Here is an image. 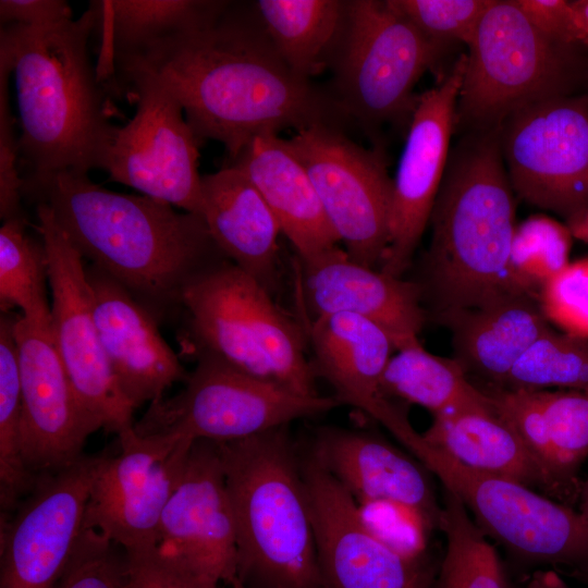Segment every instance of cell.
I'll return each instance as SVG.
<instances>
[{"instance_id":"cell-1","label":"cell","mask_w":588,"mask_h":588,"mask_svg":"<svg viewBox=\"0 0 588 588\" xmlns=\"http://www.w3.org/2000/svg\"><path fill=\"white\" fill-rule=\"evenodd\" d=\"M117 94L148 78L182 107L199 143H221L231 160L257 135L348 120L332 94L296 75L252 12L229 1L209 21L112 61Z\"/></svg>"},{"instance_id":"cell-2","label":"cell","mask_w":588,"mask_h":588,"mask_svg":"<svg viewBox=\"0 0 588 588\" xmlns=\"http://www.w3.org/2000/svg\"><path fill=\"white\" fill-rule=\"evenodd\" d=\"M22 196L47 206L83 258L158 321L179 316L188 284L226 259L205 220L145 195L115 193L71 170L23 173Z\"/></svg>"},{"instance_id":"cell-3","label":"cell","mask_w":588,"mask_h":588,"mask_svg":"<svg viewBox=\"0 0 588 588\" xmlns=\"http://www.w3.org/2000/svg\"><path fill=\"white\" fill-rule=\"evenodd\" d=\"M93 1L76 20L1 25L0 63L14 78L23 173L106 170L118 126L110 95L89 57Z\"/></svg>"},{"instance_id":"cell-4","label":"cell","mask_w":588,"mask_h":588,"mask_svg":"<svg viewBox=\"0 0 588 588\" xmlns=\"http://www.w3.org/2000/svg\"><path fill=\"white\" fill-rule=\"evenodd\" d=\"M514 194L501 128L468 133L450 154L429 221L424 279L416 281L436 318L525 292L511 271Z\"/></svg>"},{"instance_id":"cell-5","label":"cell","mask_w":588,"mask_h":588,"mask_svg":"<svg viewBox=\"0 0 588 588\" xmlns=\"http://www.w3.org/2000/svg\"><path fill=\"white\" fill-rule=\"evenodd\" d=\"M217 443L235 519L241 588H324L289 426Z\"/></svg>"},{"instance_id":"cell-6","label":"cell","mask_w":588,"mask_h":588,"mask_svg":"<svg viewBox=\"0 0 588 588\" xmlns=\"http://www.w3.org/2000/svg\"><path fill=\"white\" fill-rule=\"evenodd\" d=\"M182 347L305 396L319 395L299 319L284 311L258 281L229 259L185 289Z\"/></svg>"},{"instance_id":"cell-7","label":"cell","mask_w":588,"mask_h":588,"mask_svg":"<svg viewBox=\"0 0 588 588\" xmlns=\"http://www.w3.org/2000/svg\"><path fill=\"white\" fill-rule=\"evenodd\" d=\"M466 54L455 128L482 133L502 127L526 106L571 96L584 74L576 47L539 30L515 0H491Z\"/></svg>"},{"instance_id":"cell-8","label":"cell","mask_w":588,"mask_h":588,"mask_svg":"<svg viewBox=\"0 0 588 588\" xmlns=\"http://www.w3.org/2000/svg\"><path fill=\"white\" fill-rule=\"evenodd\" d=\"M444 47L428 39L388 1H346L331 64L341 110L368 132L411 121L414 88L434 68Z\"/></svg>"},{"instance_id":"cell-9","label":"cell","mask_w":588,"mask_h":588,"mask_svg":"<svg viewBox=\"0 0 588 588\" xmlns=\"http://www.w3.org/2000/svg\"><path fill=\"white\" fill-rule=\"evenodd\" d=\"M409 452L471 512L485 535L522 560L588 579V516L580 511L515 480L469 468L422 434Z\"/></svg>"},{"instance_id":"cell-10","label":"cell","mask_w":588,"mask_h":588,"mask_svg":"<svg viewBox=\"0 0 588 588\" xmlns=\"http://www.w3.org/2000/svg\"><path fill=\"white\" fill-rule=\"evenodd\" d=\"M196 363L177 394L149 404L134 422L138 434L173 433L193 441H235L340 406L333 396L299 395L212 359L200 358Z\"/></svg>"},{"instance_id":"cell-11","label":"cell","mask_w":588,"mask_h":588,"mask_svg":"<svg viewBox=\"0 0 588 588\" xmlns=\"http://www.w3.org/2000/svg\"><path fill=\"white\" fill-rule=\"evenodd\" d=\"M51 291L52 338L86 412L115 434L134 426L135 407L121 390L105 355L94 316L86 266L45 205H34Z\"/></svg>"},{"instance_id":"cell-12","label":"cell","mask_w":588,"mask_h":588,"mask_svg":"<svg viewBox=\"0 0 588 588\" xmlns=\"http://www.w3.org/2000/svg\"><path fill=\"white\" fill-rule=\"evenodd\" d=\"M286 140L305 167L345 253L379 269L388 244L393 188L380 149L365 148L341 127L328 124L297 131Z\"/></svg>"},{"instance_id":"cell-13","label":"cell","mask_w":588,"mask_h":588,"mask_svg":"<svg viewBox=\"0 0 588 588\" xmlns=\"http://www.w3.org/2000/svg\"><path fill=\"white\" fill-rule=\"evenodd\" d=\"M501 150L514 193L567 220L588 209V99L558 97L511 114Z\"/></svg>"},{"instance_id":"cell-14","label":"cell","mask_w":588,"mask_h":588,"mask_svg":"<svg viewBox=\"0 0 588 588\" xmlns=\"http://www.w3.org/2000/svg\"><path fill=\"white\" fill-rule=\"evenodd\" d=\"M118 440V454L101 455L96 469L84 529L97 530L125 552L151 549L194 441L173 433L142 436L134 426Z\"/></svg>"},{"instance_id":"cell-15","label":"cell","mask_w":588,"mask_h":588,"mask_svg":"<svg viewBox=\"0 0 588 588\" xmlns=\"http://www.w3.org/2000/svg\"><path fill=\"white\" fill-rule=\"evenodd\" d=\"M137 103L136 113L118 127L106 172L111 181L203 217L198 144L180 103L144 77L121 84Z\"/></svg>"},{"instance_id":"cell-16","label":"cell","mask_w":588,"mask_h":588,"mask_svg":"<svg viewBox=\"0 0 588 588\" xmlns=\"http://www.w3.org/2000/svg\"><path fill=\"white\" fill-rule=\"evenodd\" d=\"M101 455L39 477L1 523L0 588H56L84 530L90 486Z\"/></svg>"},{"instance_id":"cell-17","label":"cell","mask_w":588,"mask_h":588,"mask_svg":"<svg viewBox=\"0 0 588 588\" xmlns=\"http://www.w3.org/2000/svg\"><path fill=\"white\" fill-rule=\"evenodd\" d=\"M324 588H433L431 566L378 539L351 494L309 452L299 457Z\"/></svg>"},{"instance_id":"cell-18","label":"cell","mask_w":588,"mask_h":588,"mask_svg":"<svg viewBox=\"0 0 588 588\" xmlns=\"http://www.w3.org/2000/svg\"><path fill=\"white\" fill-rule=\"evenodd\" d=\"M466 68L462 54L440 82L417 97L391 196L389 235L380 270L406 272L430 221L450 157L455 110Z\"/></svg>"},{"instance_id":"cell-19","label":"cell","mask_w":588,"mask_h":588,"mask_svg":"<svg viewBox=\"0 0 588 588\" xmlns=\"http://www.w3.org/2000/svg\"><path fill=\"white\" fill-rule=\"evenodd\" d=\"M22 394V454L39 478L84 456L100 427L82 405L57 351L50 326L17 315L14 324Z\"/></svg>"},{"instance_id":"cell-20","label":"cell","mask_w":588,"mask_h":588,"mask_svg":"<svg viewBox=\"0 0 588 588\" xmlns=\"http://www.w3.org/2000/svg\"><path fill=\"white\" fill-rule=\"evenodd\" d=\"M158 547L198 575L241 588L235 519L217 442L194 441L163 510Z\"/></svg>"},{"instance_id":"cell-21","label":"cell","mask_w":588,"mask_h":588,"mask_svg":"<svg viewBox=\"0 0 588 588\" xmlns=\"http://www.w3.org/2000/svg\"><path fill=\"white\" fill-rule=\"evenodd\" d=\"M299 320L330 314L363 317L388 333L395 351L420 342L428 318L421 289L377 268L364 266L338 246L297 262Z\"/></svg>"},{"instance_id":"cell-22","label":"cell","mask_w":588,"mask_h":588,"mask_svg":"<svg viewBox=\"0 0 588 588\" xmlns=\"http://www.w3.org/2000/svg\"><path fill=\"white\" fill-rule=\"evenodd\" d=\"M311 351L316 377L333 389L340 405L355 407L389 430L404 446L418 433L407 415L382 391L395 346L385 331L352 314L299 320Z\"/></svg>"},{"instance_id":"cell-23","label":"cell","mask_w":588,"mask_h":588,"mask_svg":"<svg viewBox=\"0 0 588 588\" xmlns=\"http://www.w3.org/2000/svg\"><path fill=\"white\" fill-rule=\"evenodd\" d=\"M86 275L99 339L121 390L135 409L158 402L188 373L158 321L122 284L91 264Z\"/></svg>"},{"instance_id":"cell-24","label":"cell","mask_w":588,"mask_h":588,"mask_svg":"<svg viewBox=\"0 0 588 588\" xmlns=\"http://www.w3.org/2000/svg\"><path fill=\"white\" fill-rule=\"evenodd\" d=\"M310 453L356 503L390 501L439 526L441 509L427 468L372 433L341 427L318 430ZM429 471V470H428Z\"/></svg>"},{"instance_id":"cell-25","label":"cell","mask_w":588,"mask_h":588,"mask_svg":"<svg viewBox=\"0 0 588 588\" xmlns=\"http://www.w3.org/2000/svg\"><path fill=\"white\" fill-rule=\"evenodd\" d=\"M203 218L226 259L271 295L279 285V236L271 208L238 169L228 166L201 176Z\"/></svg>"},{"instance_id":"cell-26","label":"cell","mask_w":588,"mask_h":588,"mask_svg":"<svg viewBox=\"0 0 588 588\" xmlns=\"http://www.w3.org/2000/svg\"><path fill=\"white\" fill-rule=\"evenodd\" d=\"M231 161L260 192L298 259L307 260L338 246L340 240L315 186L286 139L277 133L257 135Z\"/></svg>"},{"instance_id":"cell-27","label":"cell","mask_w":588,"mask_h":588,"mask_svg":"<svg viewBox=\"0 0 588 588\" xmlns=\"http://www.w3.org/2000/svg\"><path fill=\"white\" fill-rule=\"evenodd\" d=\"M452 331L455 358L466 371L502 383L519 358L550 329L538 296L517 292L437 318Z\"/></svg>"},{"instance_id":"cell-28","label":"cell","mask_w":588,"mask_h":588,"mask_svg":"<svg viewBox=\"0 0 588 588\" xmlns=\"http://www.w3.org/2000/svg\"><path fill=\"white\" fill-rule=\"evenodd\" d=\"M421 434L427 443L469 468L540 488L561 499L552 478L494 405L434 415Z\"/></svg>"},{"instance_id":"cell-29","label":"cell","mask_w":588,"mask_h":588,"mask_svg":"<svg viewBox=\"0 0 588 588\" xmlns=\"http://www.w3.org/2000/svg\"><path fill=\"white\" fill-rule=\"evenodd\" d=\"M229 1L106 0L93 1L100 30V79H114L115 57L137 51L157 40L194 28L219 14Z\"/></svg>"},{"instance_id":"cell-30","label":"cell","mask_w":588,"mask_h":588,"mask_svg":"<svg viewBox=\"0 0 588 588\" xmlns=\"http://www.w3.org/2000/svg\"><path fill=\"white\" fill-rule=\"evenodd\" d=\"M253 8L275 50L296 75L310 81L331 64L346 1L259 0Z\"/></svg>"},{"instance_id":"cell-31","label":"cell","mask_w":588,"mask_h":588,"mask_svg":"<svg viewBox=\"0 0 588 588\" xmlns=\"http://www.w3.org/2000/svg\"><path fill=\"white\" fill-rule=\"evenodd\" d=\"M384 395L428 409L433 416L493 407L488 393L473 385L454 357L428 352L420 342L396 350L382 376Z\"/></svg>"},{"instance_id":"cell-32","label":"cell","mask_w":588,"mask_h":588,"mask_svg":"<svg viewBox=\"0 0 588 588\" xmlns=\"http://www.w3.org/2000/svg\"><path fill=\"white\" fill-rule=\"evenodd\" d=\"M47 255L44 242L27 232V218H14L0 228V307L19 308L29 322L50 326L51 305L46 294Z\"/></svg>"},{"instance_id":"cell-33","label":"cell","mask_w":588,"mask_h":588,"mask_svg":"<svg viewBox=\"0 0 588 588\" xmlns=\"http://www.w3.org/2000/svg\"><path fill=\"white\" fill-rule=\"evenodd\" d=\"M17 315L0 319V503L2 513L15 510L38 478L22 454V394L14 324Z\"/></svg>"},{"instance_id":"cell-34","label":"cell","mask_w":588,"mask_h":588,"mask_svg":"<svg viewBox=\"0 0 588 588\" xmlns=\"http://www.w3.org/2000/svg\"><path fill=\"white\" fill-rule=\"evenodd\" d=\"M439 527L446 548L433 588H507L494 548L461 500L446 490Z\"/></svg>"},{"instance_id":"cell-35","label":"cell","mask_w":588,"mask_h":588,"mask_svg":"<svg viewBox=\"0 0 588 588\" xmlns=\"http://www.w3.org/2000/svg\"><path fill=\"white\" fill-rule=\"evenodd\" d=\"M501 385L525 390L556 387L588 392V340L550 328L519 358Z\"/></svg>"},{"instance_id":"cell-36","label":"cell","mask_w":588,"mask_h":588,"mask_svg":"<svg viewBox=\"0 0 588 588\" xmlns=\"http://www.w3.org/2000/svg\"><path fill=\"white\" fill-rule=\"evenodd\" d=\"M573 235L567 224L544 215L516 225L511 271L516 285L538 296L541 286L569 262Z\"/></svg>"},{"instance_id":"cell-37","label":"cell","mask_w":588,"mask_h":588,"mask_svg":"<svg viewBox=\"0 0 588 588\" xmlns=\"http://www.w3.org/2000/svg\"><path fill=\"white\" fill-rule=\"evenodd\" d=\"M546 417L560 481L579 495L576 473L588 456V392L537 390Z\"/></svg>"},{"instance_id":"cell-38","label":"cell","mask_w":588,"mask_h":588,"mask_svg":"<svg viewBox=\"0 0 588 588\" xmlns=\"http://www.w3.org/2000/svg\"><path fill=\"white\" fill-rule=\"evenodd\" d=\"M428 39L468 46L491 0H387Z\"/></svg>"},{"instance_id":"cell-39","label":"cell","mask_w":588,"mask_h":588,"mask_svg":"<svg viewBox=\"0 0 588 588\" xmlns=\"http://www.w3.org/2000/svg\"><path fill=\"white\" fill-rule=\"evenodd\" d=\"M549 323L573 338L588 340V257L568 262L538 293Z\"/></svg>"},{"instance_id":"cell-40","label":"cell","mask_w":588,"mask_h":588,"mask_svg":"<svg viewBox=\"0 0 588 588\" xmlns=\"http://www.w3.org/2000/svg\"><path fill=\"white\" fill-rule=\"evenodd\" d=\"M488 394L499 415L515 430L552 478L561 500L571 499L558 476L548 426L537 390L503 389Z\"/></svg>"},{"instance_id":"cell-41","label":"cell","mask_w":588,"mask_h":588,"mask_svg":"<svg viewBox=\"0 0 588 588\" xmlns=\"http://www.w3.org/2000/svg\"><path fill=\"white\" fill-rule=\"evenodd\" d=\"M94 529H84L56 588H125L123 549Z\"/></svg>"},{"instance_id":"cell-42","label":"cell","mask_w":588,"mask_h":588,"mask_svg":"<svg viewBox=\"0 0 588 588\" xmlns=\"http://www.w3.org/2000/svg\"><path fill=\"white\" fill-rule=\"evenodd\" d=\"M356 504L366 527L382 542L408 558L425 555L432 526L418 511L390 501Z\"/></svg>"},{"instance_id":"cell-43","label":"cell","mask_w":588,"mask_h":588,"mask_svg":"<svg viewBox=\"0 0 588 588\" xmlns=\"http://www.w3.org/2000/svg\"><path fill=\"white\" fill-rule=\"evenodd\" d=\"M11 71L0 63V218H26L22 200V174L17 169L19 136L9 95Z\"/></svg>"},{"instance_id":"cell-44","label":"cell","mask_w":588,"mask_h":588,"mask_svg":"<svg viewBox=\"0 0 588 588\" xmlns=\"http://www.w3.org/2000/svg\"><path fill=\"white\" fill-rule=\"evenodd\" d=\"M124 556L125 588H221L158 546L142 551H124Z\"/></svg>"},{"instance_id":"cell-45","label":"cell","mask_w":588,"mask_h":588,"mask_svg":"<svg viewBox=\"0 0 588 588\" xmlns=\"http://www.w3.org/2000/svg\"><path fill=\"white\" fill-rule=\"evenodd\" d=\"M515 2L529 21L550 38L574 47L588 44L572 1L515 0Z\"/></svg>"},{"instance_id":"cell-46","label":"cell","mask_w":588,"mask_h":588,"mask_svg":"<svg viewBox=\"0 0 588 588\" xmlns=\"http://www.w3.org/2000/svg\"><path fill=\"white\" fill-rule=\"evenodd\" d=\"M72 9L64 0H1V25L48 26L72 20Z\"/></svg>"},{"instance_id":"cell-47","label":"cell","mask_w":588,"mask_h":588,"mask_svg":"<svg viewBox=\"0 0 588 588\" xmlns=\"http://www.w3.org/2000/svg\"><path fill=\"white\" fill-rule=\"evenodd\" d=\"M528 588H568L554 572H539L530 580Z\"/></svg>"},{"instance_id":"cell-48","label":"cell","mask_w":588,"mask_h":588,"mask_svg":"<svg viewBox=\"0 0 588 588\" xmlns=\"http://www.w3.org/2000/svg\"><path fill=\"white\" fill-rule=\"evenodd\" d=\"M567 226L574 238L588 244V209L569 218Z\"/></svg>"},{"instance_id":"cell-49","label":"cell","mask_w":588,"mask_h":588,"mask_svg":"<svg viewBox=\"0 0 588 588\" xmlns=\"http://www.w3.org/2000/svg\"><path fill=\"white\" fill-rule=\"evenodd\" d=\"M583 30L588 38V0L572 1Z\"/></svg>"},{"instance_id":"cell-50","label":"cell","mask_w":588,"mask_h":588,"mask_svg":"<svg viewBox=\"0 0 588 588\" xmlns=\"http://www.w3.org/2000/svg\"><path fill=\"white\" fill-rule=\"evenodd\" d=\"M579 499H580L579 511L586 516H588V478L580 487Z\"/></svg>"}]
</instances>
